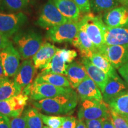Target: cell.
Listing matches in <instances>:
<instances>
[{
	"label": "cell",
	"mask_w": 128,
	"mask_h": 128,
	"mask_svg": "<svg viewBox=\"0 0 128 128\" xmlns=\"http://www.w3.org/2000/svg\"><path fill=\"white\" fill-rule=\"evenodd\" d=\"M119 1L121 4L123 5V6H125L128 8V0H119Z\"/></svg>",
	"instance_id": "43"
},
{
	"label": "cell",
	"mask_w": 128,
	"mask_h": 128,
	"mask_svg": "<svg viewBox=\"0 0 128 128\" xmlns=\"http://www.w3.org/2000/svg\"><path fill=\"white\" fill-rule=\"evenodd\" d=\"M116 70L128 63V45H105L100 52Z\"/></svg>",
	"instance_id": "11"
},
{
	"label": "cell",
	"mask_w": 128,
	"mask_h": 128,
	"mask_svg": "<svg viewBox=\"0 0 128 128\" xmlns=\"http://www.w3.org/2000/svg\"><path fill=\"white\" fill-rule=\"evenodd\" d=\"M79 8L82 13H88L91 12L90 0H73Z\"/></svg>",
	"instance_id": "33"
},
{
	"label": "cell",
	"mask_w": 128,
	"mask_h": 128,
	"mask_svg": "<svg viewBox=\"0 0 128 128\" xmlns=\"http://www.w3.org/2000/svg\"><path fill=\"white\" fill-rule=\"evenodd\" d=\"M80 51L82 58H89L94 53L98 52L91 39L86 32L80 29L77 35L71 43Z\"/></svg>",
	"instance_id": "20"
},
{
	"label": "cell",
	"mask_w": 128,
	"mask_h": 128,
	"mask_svg": "<svg viewBox=\"0 0 128 128\" xmlns=\"http://www.w3.org/2000/svg\"><path fill=\"white\" fill-rule=\"evenodd\" d=\"M72 90L71 87H59L48 83L34 81L32 84L26 87L22 92L30 97L32 100L39 101L68 93Z\"/></svg>",
	"instance_id": "4"
},
{
	"label": "cell",
	"mask_w": 128,
	"mask_h": 128,
	"mask_svg": "<svg viewBox=\"0 0 128 128\" xmlns=\"http://www.w3.org/2000/svg\"><path fill=\"white\" fill-rule=\"evenodd\" d=\"M28 20L27 16L22 12L11 14L0 12V32L9 39L18 33Z\"/></svg>",
	"instance_id": "8"
},
{
	"label": "cell",
	"mask_w": 128,
	"mask_h": 128,
	"mask_svg": "<svg viewBox=\"0 0 128 128\" xmlns=\"http://www.w3.org/2000/svg\"><path fill=\"white\" fill-rule=\"evenodd\" d=\"M58 49L49 43H44L42 44L39 50L33 57V62L36 69L42 70L52 60Z\"/></svg>",
	"instance_id": "16"
},
{
	"label": "cell",
	"mask_w": 128,
	"mask_h": 128,
	"mask_svg": "<svg viewBox=\"0 0 128 128\" xmlns=\"http://www.w3.org/2000/svg\"><path fill=\"white\" fill-rule=\"evenodd\" d=\"M128 90L126 82H124L119 76L109 77L108 81L103 92V101L108 104L115 98L124 93Z\"/></svg>",
	"instance_id": "14"
},
{
	"label": "cell",
	"mask_w": 128,
	"mask_h": 128,
	"mask_svg": "<svg viewBox=\"0 0 128 128\" xmlns=\"http://www.w3.org/2000/svg\"><path fill=\"white\" fill-rule=\"evenodd\" d=\"M41 118L44 124L52 128H60L62 127L65 117L56 116H48L41 114Z\"/></svg>",
	"instance_id": "30"
},
{
	"label": "cell",
	"mask_w": 128,
	"mask_h": 128,
	"mask_svg": "<svg viewBox=\"0 0 128 128\" xmlns=\"http://www.w3.org/2000/svg\"><path fill=\"white\" fill-rule=\"evenodd\" d=\"M76 128H87L86 123L82 120H78V124Z\"/></svg>",
	"instance_id": "41"
},
{
	"label": "cell",
	"mask_w": 128,
	"mask_h": 128,
	"mask_svg": "<svg viewBox=\"0 0 128 128\" xmlns=\"http://www.w3.org/2000/svg\"><path fill=\"white\" fill-rule=\"evenodd\" d=\"M0 128H11L10 119L8 117L0 114Z\"/></svg>",
	"instance_id": "37"
},
{
	"label": "cell",
	"mask_w": 128,
	"mask_h": 128,
	"mask_svg": "<svg viewBox=\"0 0 128 128\" xmlns=\"http://www.w3.org/2000/svg\"><path fill=\"white\" fill-rule=\"evenodd\" d=\"M80 30L79 22L68 21L49 29L46 38L55 43L72 42Z\"/></svg>",
	"instance_id": "7"
},
{
	"label": "cell",
	"mask_w": 128,
	"mask_h": 128,
	"mask_svg": "<svg viewBox=\"0 0 128 128\" xmlns=\"http://www.w3.org/2000/svg\"><path fill=\"white\" fill-rule=\"evenodd\" d=\"M31 0H1V4L6 10L19 12L28 7Z\"/></svg>",
	"instance_id": "29"
},
{
	"label": "cell",
	"mask_w": 128,
	"mask_h": 128,
	"mask_svg": "<svg viewBox=\"0 0 128 128\" xmlns=\"http://www.w3.org/2000/svg\"><path fill=\"white\" fill-rule=\"evenodd\" d=\"M34 81L39 82H46L59 87H71L67 77L65 76L57 74L40 73Z\"/></svg>",
	"instance_id": "26"
},
{
	"label": "cell",
	"mask_w": 128,
	"mask_h": 128,
	"mask_svg": "<svg viewBox=\"0 0 128 128\" xmlns=\"http://www.w3.org/2000/svg\"><path fill=\"white\" fill-rule=\"evenodd\" d=\"M67 63L58 49L52 60L42 70V74H57L66 76Z\"/></svg>",
	"instance_id": "22"
},
{
	"label": "cell",
	"mask_w": 128,
	"mask_h": 128,
	"mask_svg": "<svg viewBox=\"0 0 128 128\" xmlns=\"http://www.w3.org/2000/svg\"><path fill=\"white\" fill-rule=\"evenodd\" d=\"M12 42L10 41L8 38L0 32V51L5 49Z\"/></svg>",
	"instance_id": "39"
},
{
	"label": "cell",
	"mask_w": 128,
	"mask_h": 128,
	"mask_svg": "<svg viewBox=\"0 0 128 128\" xmlns=\"http://www.w3.org/2000/svg\"><path fill=\"white\" fill-rule=\"evenodd\" d=\"M67 22L68 20L58 10L53 0H48L43 6L36 24L40 28L50 29Z\"/></svg>",
	"instance_id": "6"
},
{
	"label": "cell",
	"mask_w": 128,
	"mask_h": 128,
	"mask_svg": "<svg viewBox=\"0 0 128 128\" xmlns=\"http://www.w3.org/2000/svg\"><path fill=\"white\" fill-rule=\"evenodd\" d=\"M104 40L108 46L128 45V28H113L106 26Z\"/></svg>",
	"instance_id": "18"
},
{
	"label": "cell",
	"mask_w": 128,
	"mask_h": 128,
	"mask_svg": "<svg viewBox=\"0 0 128 128\" xmlns=\"http://www.w3.org/2000/svg\"><path fill=\"white\" fill-rule=\"evenodd\" d=\"M80 29L86 32L98 52L106 45L104 34L106 26L101 16L87 14L79 21Z\"/></svg>",
	"instance_id": "3"
},
{
	"label": "cell",
	"mask_w": 128,
	"mask_h": 128,
	"mask_svg": "<svg viewBox=\"0 0 128 128\" xmlns=\"http://www.w3.org/2000/svg\"><path fill=\"white\" fill-rule=\"evenodd\" d=\"M88 59L95 66L100 69L109 77H114L118 76L116 69L113 66L105 56L100 52L94 53Z\"/></svg>",
	"instance_id": "24"
},
{
	"label": "cell",
	"mask_w": 128,
	"mask_h": 128,
	"mask_svg": "<svg viewBox=\"0 0 128 128\" xmlns=\"http://www.w3.org/2000/svg\"><path fill=\"white\" fill-rule=\"evenodd\" d=\"M11 128H28L26 121L23 116L10 119Z\"/></svg>",
	"instance_id": "34"
},
{
	"label": "cell",
	"mask_w": 128,
	"mask_h": 128,
	"mask_svg": "<svg viewBox=\"0 0 128 128\" xmlns=\"http://www.w3.org/2000/svg\"><path fill=\"white\" fill-rule=\"evenodd\" d=\"M66 76L70 82V87L72 89H76L88 76V75L82 64L72 62L68 64Z\"/></svg>",
	"instance_id": "17"
},
{
	"label": "cell",
	"mask_w": 128,
	"mask_h": 128,
	"mask_svg": "<svg viewBox=\"0 0 128 128\" xmlns=\"http://www.w3.org/2000/svg\"><path fill=\"white\" fill-rule=\"evenodd\" d=\"M5 74H4V70H3L2 66L1 65V61H0V78L5 77Z\"/></svg>",
	"instance_id": "42"
},
{
	"label": "cell",
	"mask_w": 128,
	"mask_h": 128,
	"mask_svg": "<svg viewBox=\"0 0 128 128\" xmlns=\"http://www.w3.org/2000/svg\"><path fill=\"white\" fill-rule=\"evenodd\" d=\"M77 92L72 90L52 98L34 101L33 106L43 113L47 114L64 115L72 113L78 102Z\"/></svg>",
	"instance_id": "1"
},
{
	"label": "cell",
	"mask_w": 128,
	"mask_h": 128,
	"mask_svg": "<svg viewBox=\"0 0 128 128\" xmlns=\"http://www.w3.org/2000/svg\"><path fill=\"white\" fill-rule=\"evenodd\" d=\"M110 113L115 128H128V120L127 119L111 110Z\"/></svg>",
	"instance_id": "31"
},
{
	"label": "cell",
	"mask_w": 128,
	"mask_h": 128,
	"mask_svg": "<svg viewBox=\"0 0 128 128\" xmlns=\"http://www.w3.org/2000/svg\"><path fill=\"white\" fill-rule=\"evenodd\" d=\"M103 22L107 26L113 28H128V8L120 6L105 12Z\"/></svg>",
	"instance_id": "13"
},
{
	"label": "cell",
	"mask_w": 128,
	"mask_h": 128,
	"mask_svg": "<svg viewBox=\"0 0 128 128\" xmlns=\"http://www.w3.org/2000/svg\"><path fill=\"white\" fill-rule=\"evenodd\" d=\"M76 92L81 102L86 100L103 101V94L97 86L89 76L86 78L76 88Z\"/></svg>",
	"instance_id": "15"
},
{
	"label": "cell",
	"mask_w": 128,
	"mask_h": 128,
	"mask_svg": "<svg viewBox=\"0 0 128 128\" xmlns=\"http://www.w3.org/2000/svg\"><path fill=\"white\" fill-rule=\"evenodd\" d=\"M29 97L21 92L8 100L0 101V114L8 118H18L23 114Z\"/></svg>",
	"instance_id": "10"
},
{
	"label": "cell",
	"mask_w": 128,
	"mask_h": 128,
	"mask_svg": "<svg viewBox=\"0 0 128 128\" xmlns=\"http://www.w3.org/2000/svg\"><path fill=\"white\" fill-rule=\"evenodd\" d=\"M1 0H0V4H1Z\"/></svg>",
	"instance_id": "45"
},
{
	"label": "cell",
	"mask_w": 128,
	"mask_h": 128,
	"mask_svg": "<svg viewBox=\"0 0 128 128\" xmlns=\"http://www.w3.org/2000/svg\"><path fill=\"white\" fill-rule=\"evenodd\" d=\"M81 62L86 68L89 77L93 80L103 93L109 79V76L100 69L95 66L88 58H82Z\"/></svg>",
	"instance_id": "19"
},
{
	"label": "cell",
	"mask_w": 128,
	"mask_h": 128,
	"mask_svg": "<svg viewBox=\"0 0 128 128\" xmlns=\"http://www.w3.org/2000/svg\"><path fill=\"white\" fill-rule=\"evenodd\" d=\"M50 128V127H49V126H44V128Z\"/></svg>",
	"instance_id": "44"
},
{
	"label": "cell",
	"mask_w": 128,
	"mask_h": 128,
	"mask_svg": "<svg viewBox=\"0 0 128 128\" xmlns=\"http://www.w3.org/2000/svg\"><path fill=\"white\" fill-rule=\"evenodd\" d=\"M108 104L104 101L94 100L82 101L78 110V119L82 120L105 119L110 116V110Z\"/></svg>",
	"instance_id": "5"
},
{
	"label": "cell",
	"mask_w": 128,
	"mask_h": 128,
	"mask_svg": "<svg viewBox=\"0 0 128 128\" xmlns=\"http://www.w3.org/2000/svg\"><path fill=\"white\" fill-rule=\"evenodd\" d=\"M36 72L33 60L31 59L24 60L14 76V81L23 91L26 87L32 84Z\"/></svg>",
	"instance_id": "12"
},
{
	"label": "cell",
	"mask_w": 128,
	"mask_h": 128,
	"mask_svg": "<svg viewBox=\"0 0 128 128\" xmlns=\"http://www.w3.org/2000/svg\"></svg>",
	"instance_id": "46"
},
{
	"label": "cell",
	"mask_w": 128,
	"mask_h": 128,
	"mask_svg": "<svg viewBox=\"0 0 128 128\" xmlns=\"http://www.w3.org/2000/svg\"><path fill=\"white\" fill-rule=\"evenodd\" d=\"M53 1L62 15L68 21L80 20L81 12L73 0H53Z\"/></svg>",
	"instance_id": "21"
},
{
	"label": "cell",
	"mask_w": 128,
	"mask_h": 128,
	"mask_svg": "<svg viewBox=\"0 0 128 128\" xmlns=\"http://www.w3.org/2000/svg\"><path fill=\"white\" fill-rule=\"evenodd\" d=\"M108 106L111 111L128 120V92L117 97Z\"/></svg>",
	"instance_id": "25"
},
{
	"label": "cell",
	"mask_w": 128,
	"mask_h": 128,
	"mask_svg": "<svg viewBox=\"0 0 128 128\" xmlns=\"http://www.w3.org/2000/svg\"><path fill=\"white\" fill-rule=\"evenodd\" d=\"M103 128H115L114 124H113V119L111 116V113H110V116H108V118H105L104 120Z\"/></svg>",
	"instance_id": "40"
},
{
	"label": "cell",
	"mask_w": 128,
	"mask_h": 128,
	"mask_svg": "<svg viewBox=\"0 0 128 128\" xmlns=\"http://www.w3.org/2000/svg\"><path fill=\"white\" fill-rule=\"evenodd\" d=\"M104 119L85 120L87 128H103V122Z\"/></svg>",
	"instance_id": "36"
},
{
	"label": "cell",
	"mask_w": 128,
	"mask_h": 128,
	"mask_svg": "<svg viewBox=\"0 0 128 128\" xmlns=\"http://www.w3.org/2000/svg\"><path fill=\"white\" fill-rule=\"evenodd\" d=\"M28 128H43L42 119L39 110L35 108H28L24 112L23 116Z\"/></svg>",
	"instance_id": "28"
},
{
	"label": "cell",
	"mask_w": 128,
	"mask_h": 128,
	"mask_svg": "<svg viewBox=\"0 0 128 128\" xmlns=\"http://www.w3.org/2000/svg\"><path fill=\"white\" fill-rule=\"evenodd\" d=\"M13 40L24 60L34 56L43 44L40 33L31 29L19 31L14 36Z\"/></svg>",
	"instance_id": "2"
},
{
	"label": "cell",
	"mask_w": 128,
	"mask_h": 128,
	"mask_svg": "<svg viewBox=\"0 0 128 128\" xmlns=\"http://www.w3.org/2000/svg\"><path fill=\"white\" fill-rule=\"evenodd\" d=\"M78 120L75 117L65 116L61 128H76Z\"/></svg>",
	"instance_id": "35"
},
{
	"label": "cell",
	"mask_w": 128,
	"mask_h": 128,
	"mask_svg": "<svg viewBox=\"0 0 128 128\" xmlns=\"http://www.w3.org/2000/svg\"><path fill=\"white\" fill-rule=\"evenodd\" d=\"M22 92V89L9 78L5 76L0 78V101L8 100L18 95Z\"/></svg>",
	"instance_id": "23"
},
{
	"label": "cell",
	"mask_w": 128,
	"mask_h": 128,
	"mask_svg": "<svg viewBox=\"0 0 128 128\" xmlns=\"http://www.w3.org/2000/svg\"><path fill=\"white\" fill-rule=\"evenodd\" d=\"M59 50L67 64H70L74 61V60L77 56V53L74 50H68V49H60Z\"/></svg>",
	"instance_id": "32"
},
{
	"label": "cell",
	"mask_w": 128,
	"mask_h": 128,
	"mask_svg": "<svg viewBox=\"0 0 128 128\" xmlns=\"http://www.w3.org/2000/svg\"><path fill=\"white\" fill-rule=\"evenodd\" d=\"M118 72L124 78L125 82L128 84V63L120 67L118 70Z\"/></svg>",
	"instance_id": "38"
},
{
	"label": "cell",
	"mask_w": 128,
	"mask_h": 128,
	"mask_svg": "<svg viewBox=\"0 0 128 128\" xmlns=\"http://www.w3.org/2000/svg\"><path fill=\"white\" fill-rule=\"evenodd\" d=\"M21 58L20 53L12 43L0 51V61L6 77H14L20 65Z\"/></svg>",
	"instance_id": "9"
},
{
	"label": "cell",
	"mask_w": 128,
	"mask_h": 128,
	"mask_svg": "<svg viewBox=\"0 0 128 128\" xmlns=\"http://www.w3.org/2000/svg\"><path fill=\"white\" fill-rule=\"evenodd\" d=\"M91 10L94 13L106 12L111 10L120 7L119 0H90Z\"/></svg>",
	"instance_id": "27"
}]
</instances>
